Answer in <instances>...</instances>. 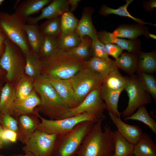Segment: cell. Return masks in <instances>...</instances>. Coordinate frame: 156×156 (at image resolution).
Returning <instances> with one entry per match:
<instances>
[{
    "label": "cell",
    "instance_id": "6da1fadb",
    "mask_svg": "<svg viewBox=\"0 0 156 156\" xmlns=\"http://www.w3.org/2000/svg\"><path fill=\"white\" fill-rule=\"evenodd\" d=\"M42 74L47 78L69 79L86 66L87 61L78 59L66 51L56 49L40 59Z\"/></svg>",
    "mask_w": 156,
    "mask_h": 156
},
{
    "label": "cell",
    "instance_id": "7a4b0ae2",
    "mask_svg": "<svg viewBox=\"0 0 156 156\" xmlns=\"http://www.w3.org/2000/svg\"><path fill=\"white\" fill-rule=\"evenodd\" d=\"M103 120L94 123L84 138L76 156H106L114 149V131L107 124L102 129Z\"/></svg>",
    "mask_w": 156,
    "mask_h": 156
},
{
    "label": "cell",
    "instance_id": "3957f363",
    "mask_svg": "<svg viewBox=\"0 0 156 156\" xmlns=\"http://www.w3.org/2000/svg\"><path fill=\"white\" fill-rule=\"evenodd\" d=\"M33 86L41 97V111L53 120L61 119L69 108L46 77L41 75L34 79Z\"/></svg>",
    "mask_w": 156,
    "mask_h": 156
},
{
    "label": "cell",
    "instance_id": "277c9868",
    "mask_svg": "<svg viewBox=\"0 0 156 156\" xmlns=\"http://www.w3.org/2000/svg\"><path fill=\"white\" fill-rule=\"evenodd\" d=\"M25 19L16 13L0 12V29L24 55L31 50L25 29Z\"/></svg>",
    "mask_w": 156,
    "mask_h": 156
},
{
    "label": "cell",
    "instance_id": "5b68a950",
    "mask_svg": "<svg viewBox=\"0 0 156 156\" xmlns=\"http://www.w3.org/2000/svg\"><path fill=\"white\" fill-rule=\"evenodd\" d=\"M95 122H82L66 134L58 137L52 156H76L84 138Z\"/></svg>",
    "mask_w": 156,
    "mask_h": 156
},
{
    "label": "cell",
    "instance_id": "8992f818",
    "mask_svg": "<svg viewBox=\"0 0 156 156\" xmlns=\"http://www.w3.org/2000/svg\"><path fill=\"white\" fill-rule=\"evenodd\" d=\"M4 44L5 50L0 59V66L6 71V77L9 81L20 79L24 76L25 63V60L22 55L23 53L7 37Z\"/></svg>",
    "mask_w": 156,
    "mask_h": 156
},
{
    "label": "cell",
    "instance_id": "52a82bcc",
    "mask_svg": "<svg viewBox=\"0 0 156 156\" xmlns=\"http://www.w3.org/2000/svg\"><path fill=\"white\" fill-rule=\"evenodd\" d=\"M105 78L86 66L68 79L79 103L92 90L100 89Z\"/></svg>",
    "mask_w": 156,
    "mask_h": 156
},
{
    "label": "cell",
    "instance_id": "ba28073f",
    "mask_svg": "<svg viewBox=\"0 0 156 156\" xmlns=\"http://www.w3.org/2000/svg\"><path fill=\"white\" fill-rule=\"evenodd\" d=\"M39 117L41 122L38 126V130L47 133L55 134L58 137L66 134L82 122H96L100 119L85 113L58 120H48L40 116Z\"/></svg>",
    "mask_w": 156,
    "mask_h": 156
},
{
    "label": "cell",
    "instance_id": "9c48e42d",
    "mask_svg": "<svg viewBox=\"0 0 156 156\" xmlns=\"http://www.w3.org/2000/svg\"><path fill=\"white\" fill-rule=\"evenodd\" d=\"M124 90L127 93L129 100L126 108L121 113L124 117L132 114L140 106L151 103L150 95L146 91L135 75L128 77Z\"/></svg>",
    "mask_w": 156,
    "mask_h": 156
},
{
    "label": "cell",
    "instance_id": "30bf717a",
    "mask_svg": "<svg viewBox=\"0 0 156 156\" xmlns=\"http://www.w3.org/2000/svg\"><path fill=\"white\" fill-rule=\"evenodd\" d=\"M100 89L90 92L78 105L69 109L62 119L85 113L104 120L106 118L104 114L105 106L101 96Z\"/></svg>",
    "mask_w": 156,
    "mask_h": 156
},
{
    "label": "cell",
    "instance_id": "8fae6325",
    "mask_svg": "<svg viewBox=\"0 0 156 156\" xmlns=\"http://www.w3.org/2000/svg\"><path fill=\"white\" fill-rule=\"evenodd\" d=\"M57 135L40 130L34 132L27 139L23 150L35 156H52L54 152Z\"/></svg>",
    "mask_w": 156,
    "mask_h": 156
},
{
    "label": "cell",
    "instance_id": "7c38bea8",
    "mask_svg": "<svg viewBox=\"0 0 156 156\" xmlns=\"http://www.w3.org/2000/svg\"><path fill=\"white\" fill-rule=\"evenodd\" d=\"M70 5L67 0H53L46 7L42 10L39 16L29 17L25 19L28 24H37L39 21L44 19H49L60 17L64 12L69 11Z\"/></svg>",
    "mask_w": 156,
    "mask_h": 156
},
{
    "label": "cell",
    "instance_id": "4fadbf2b",
    "mask_svg": "<svg viewBox=\"0 0 156 156\" xmlns=\"http://www.w3.org/2000/svg\"><path fill=\"white\" fill-rule=\"evenodd\" d=\"M45 77L69 109L74 108L79 104L68 79Z\"/></svg>",
    "mask_w": 156,
    "mask_h": 156
},
{
    "label": "cell",
    "instance_id": "5bb4252c",
    "mask_svg": "<svg viewBox=\"0 0 156 156\" xmlns=\"http://www.w3.org/2000/svg\"><path fill=\"white\" fill-rule=\"evenodd\" d=\"M97 38L105 44L111 43L116 44L127 52L138 54L141 51V44L136 39L127 40L114 37L112 33L103 30L97 32Z\"/></svg>",
    "mask_w": 156,
    "mask_h": 156
},
{
    "label": "cell",
    "instance_id": "9a60e30c",
    "mask_svg": "<svg viewBox=\"0 0 156 156\" xmlns=\"http://www.w3.org/2000/svg\"><path fill=\"white\" fill-rule=\"evenodd\" d=\"M108 114L119 133L129 142L135 145L140 140L143 133L140 127L125 123L116 114L110 112H108Z\"/></svg>",
    "mask_w": 156,
    "mask_h": 156
},
{
    "label": "cell",
    "instance_id": "2e32d148",
    "mask_svg": "<svg viewBox=\"0 0 156 156\" xmlns=\"http://www.w3.org/2000/svg\"><path fill=\"white\" fill-rule=\"evenodd\" d=\"M94 11L93 8L90 7L83 9L81 18L75 30L80 38L85 36H88L92 40L97 38L98 32L93 25L92 18Z\"/></svg>",
    "mask_w": 156,
    "mask_h": 156
},
{
    "label": "cell",
    "instance_id": "e0dca14e",
    "mask_svg": "<svg viewBox=\"0 0 156 156\" xmlns=\"http://www.w3.org/2000/svg\"><path fill=\"white\" fill-rule=\"evenodd\" d=\"M114 37L133 40L142 35L149 38L150 33L144 25L139 23L120 25L112 33Z\"/></svg>",
    "mask_w": 156,
    "mask_h": 156
},
{
    "label": "cell",
    "instance_id": "ac0fdd59",
    "mask_svg": "<svg viewBox=\"0 0 156 156\" xmlns=\"http://www.w3.org/2000/svg\"><path fill=\"white\" fill-rule=\"evenodd\" d=\"M40 103V99L33 91L24 99H15L11 111L13 110L18 115H26L33 112L34 108Z\"/></svg>",
    "mask_w": 156,
    "mask_h": 156
},
{
    "label": "cell",
    "instance_id": "d6986e66",
    "mask_svg": "<svg viewBox=\"0 0 156 156\" xmlns=\"http://www.w3.org/2000/svg\"><path fill=\"white\" fill-rule=\"evenodd\" d=\"M125 88L117 90H112L107 88L103 85L100 89L101 97L104 101L105 109L108 112L117 115L120 118L121 113L118 109L119 98Z\"/></svg>",
    "mask_w": 156,
    "mask_h": 156
},
{
    "label": "cell",
    "instance_id": "ffe728a7",
    "mask_svg": "<svg viewBox=\"0 0 156 156\" xmlns=\"http://www.w3.org/2000/svg\"><path fill=\"white\" fill-rule=\"evenodd\" d=\"M51 0H25L21 1L16 7L15 13L25 19L38 12L51 2Z\"/></svg>",
    "mask_w": 156,
    "mask_h": 156
},
{
    "label": "cell",
    "instance_id": "44dd1931",
    "mask_svg": "<svg viewBox=\"0 0 156 156\" xmlns=\"http://www.w3.org/2000/svg\"><path fill=\"white\" fill-rule=\"evenodd\" d=\"M86 66L105 78L112 70L118 68L115 60L109 58L104 59L91 57L87 61Z\"/></svg>",
    "mask_w": 156,
    "mask_h": 156
},
{
    "label": "cell",
    "instance_id": "7402d4cb",
    "mask_svg": "<svg viewBox=\"0 0 156 156\" xmlns=\"http://www.w3.org/2000/svg\"><path fill=\"white\" fill-rule=\"evenodd\" d=\"M138 55L126 52L122 53L115 60L118 68L130 76L134 75L138 68Z\"/></svg>",
    "mask_w": 156,
    "mask_h": 156
},
{
    "label": "cell",
    "instance_id": "603a6c76",
    "mask_svg": "<svg viewBox=\"0 0 156 156\" xmlns=\"http://www.w3.org/2000/svg\"><path fill=\"white\" fill-rule=\"evenodd\" d=\"M25 55V73L28 76L35 79L42 74V66L40 56L31 49Z\"/></svg>",
    "mask_w": 156,
    "mask_h": 156
},
{
    "label": "cell",
    "instance_id": "cb8c5ba5",
    "mask_svg": "<svg viewBox=\"0 0 156 156\" xmlns=\"http://www.w3.org/2000/svg\"><path fill=\"white\" fill-rule=\"evenodd\" d=\"M135 156H156V146L150 136L143 133L138 142L134 145Z\"/></svg>",
    "mask_w": 156,
    "mask_h": 156
},
{
    "label": "cell",
    "instance_id": "d4e9b609",
    "mask_svg": "<svg viewBox=\"0 0 156 156\" xmlns=\"http://www.w3.org/2000/svg\"><path fill=\"white\" fill-rule=\"evenodd\" d=\"M156 71V53L155 51L148 53L141 51L138 55L136 72L152 74Z\"/></svg>",
    "mask_w": 156,
    "mask_h": 156
},
{
    "label": "cell",
    "instance_id": "484cf974",
    "mask_svg": "<svg viewBox=\"0 0 156 156\" xmlns=\"http://www.w3.org/2000/svg\"><path fill=\"white\" fill-rule=\"evenodd\" d=\"M114 144L113 156H133L134 145L127 141L117 130L114 131Z\"/></svg>",
    "mask_w": 156,
    "mask_h": 156
},
{
    "label": "cell",
    "instance_id": "4316f807",
    "mask_svg": "<svg viewBox=\"0 0 156 156\" xmlns=\"http://www.w3.org/2000/svg\"><path fill=\"white\" fill-rule=\"evenodd\" d=\"M133 1V0H126V3L125 4L120 6L117 9L112 8L103 5L101 7L99 13L103 16H107L110 14H114L120 16L128 17L136 22L138 23L144 25H150L156 26L155 24L144 22L141 19L133 17L130 14L127 10V8L129 5Z\"/></svg>",
    "mask_w": 156,
    "mask_h": 156
},
{
    "label": "cell",
    "instance_id": "83f0119b",
    "mask_svg": "<svg viewBox=\"0 0 156 156\" xmlns=\"http://www.w3.org/2000/svg\"><path fill=\"white\" fill-rule=\"evenodd\" d=\"M16 89L9 84H5L2 88L0 97L1 114H9L15 98Z\"/></svg>",
    "mask_w": 156,
    "mask_h": 156
},
{
    "label": "cell",
    "instance_id": "f1b7e54d",
    "mask_svg": "<svg viewBox=\"0 0 156 156\" xmlns=\"http://www.w3.org/2000/svg\"><path fill=\"white\" fill-rule=\"evenodd\" d=\"M92 40L88 36H85L80 38L78 45L66 51L78 59L87 61L91 57L90 47Z\"/></svg>",
    "mask_w": 156,
    "mask_h": 156
},
{
    "label": "cell",
    "instance_id": "f546056e",
    "mask_svg": "<svg viewBox=\"0 0 156 156\" xmlns=\"http://www.w3.org/2000/svg\"><path fill=\"white\" fill-rule=\"evenodd\" d=\"M128 77H125L120 73L119 68L112 70L105 77L103 85L112 90H117L125 88Z\"/></svg>",
    "mask_w": 156,
    "mask_h": 156
},
{
    "label": "cell",
    "instance_id": "4dcf8cb0",
    "mask_svg": "<svg viewBox=\"0 0 156 156\" xmlns=\"http://www.w3.org/2000/svg\"><path fill=\"white\" fill-rule=\"evenodd\" d=\"M124 120L141 122L147 125L155 134H156V122L150 116L144 105L139 107L136 112L131 116L124 117Z\"/></svg>",
    "mask_w": 156,
    "mask_h": 156
},
{
    "label": "cell",
    "instance_id": "1f68e13d",
    "mask_svg": "<svg viewBox=\"0 0 156 156\" xmlns=\"http://www.w3.org/2000/svg\"><path fill=\"white\" fill-rule=\"evenodd\" d=\"M25 29L31 49L38 55L42 37L38 26L37 24H26Z\"/></svg>",
    "mask_w": 156,
    "mask_h": 156
},
{
    "label": "cell",
    "instance_id": "d6a6232c",
    "mask_svg": "<svg viewBox=\"0 0 156 156\" xmlns=\"http://www.w3.org/2000/svg\"><path fill=\"white\" fill-rule=\"evenodd\" d=\"M80 41L75 31L68 34L61 33L57 37V49L66 51L78 45Z\"/></svg>",
    "mask_w": 156,
    "mask_h": 156
},
{
    "label": "cell",
    "instance_id": "836d02e7",
    "mask_svg": "<svg viewBox=\"0 0 156 156\" xmlns=\"http://www.w3.org/2000/svg\"><path fill=\"white\" fill-rule=\"evenodd\" d=\"M38 28L42 35L57 36L61 33L60 16L47 19L38 26Z\"/></svg>",
    "mask_w": 156,
    "mask_h": 156
},
{
    "label": "cell",
    "instance_id": "e575fe53",
    "mask_svg": "<svg viewBox=\"0 0 156 156\" xmlns=\"http://www.w3.org/2000/svg\"><path fill=\"white\" fill-rule=\"evenodd\" d=\"M34 79L24 76L19 79L15 90L16 99L25 98L32 92Z\"/></svg>",
    "mask_w": 156,
    "mask_h": 156
},
{
    "label": "cell",
    "instance_id": "d590c367",
    "mask_svg": "<svg viewBox=\"0 0 156 156\" xmlns=\"http://www.w3.org/2000/svg\"><path fill=\"white\" fill-rule=\"evenodd\" d=\"M138 78L146 91L153 97L156 100V79L152 74L136 72Z\"/></svg>",
    "mask_w": 156,
    "mask_h": 156
},
{
    "label": "cell",
    "instance_id": "8d00e7d4",
    "mask_svg": "<svg viewBox=\"0 0 156 156\" xmlns=\"http://www.w3.org/2000/svg\"><path fill=\"white\" fill-rule=\"evenodd\" d=\"M57 37L42 35L38 54L40 57H47L57 49Z\"/></svg>",
    "mask_w": 156,
    "mask_h": 156
},
{
    "label": "cell",
    "instance_id": "74e56055",
    "mask_svg": "<svg viewBox=\"0 0 156 156\" xmlns=\"http://www.w3.org/2000/svg\"><path fill=\"white\" fill-rule=\"evenodd\" d=\"M61 33H70L75 31L79 20L72 12L67 11L60 16Z\"/></svg>",
    "mask_w": 156,
    "mask_h": 156
},
{
    "label": "cell",
    "instance_id": "f35d334b",
    "mask_svg": "<svg viewBox=\"0 0 156 156\" xmlns=\"http://www.w3.org/2000/svg\"><path fill=\"white\" fill-rule=\"evenodd\" d=\"M90 52L91 57L104 59L109 58L106 50L105 44L97 38L92 40Z\"/></svg>",
    "mask_w": 156,
    "mask_h": 156
},
{
    "label": "cell",
    "instance_id": "ab89813d",
    "mask_svg": "<svg viewBox=\"0 0 156 156\" xmlns=\"http://www.w3.org/2000/svg\"><path fill=\"white\" fill-rule=\"evenodd\" d=\"M20 122L24 132L27 135V139L34 132L36 128V125L34 121L26 115L21 116L19 119Z\"/></svg>",
    "mask_w": 156,
    "mask_h": 156
},
{
    "label": "cell",
    "instance_id": "60d3db41",
    "mask_svg": "<svg viewBox=\"0 0 156 156\" xmlns=\"http://www.w3.org/2000/svg\"><path fill=\"white\" fill-rule=\"evenodd\" d=\"M0 124L4 129H8L17 132L18 130L16 120L10 114H1Z\"/></svg>",
    "mask_w": 156,
    "mask_h": 156
},
{
    "label": "cell",
    "instance_id": "b9f144b4",
    "mask_svg": "<svg viewBox=\"0 0 156 156\" xmlns=\"http://www.w3.org/2000/svg\"><path fill=\"white\" fill-rule=\"evenodd\" d=\"M105 45V49L108 55L112 56L115 59L120 56L124 50L114 44L109 43Z\"/></svg>",
    "mask_w": 156,
    "mask_h": 156
},
{
    "label": "cell",
    "instance_id": "7bdbcfd3",
    "mask_svg": "<svg viewBox=\"0 0 156 156\" xmlns=\"http://www.w3.org/2000/svg\"><path fill=\"white\" fill-rule=\"evenodd\" d=\"M17 134L16 132L8 129H4L1 138L3 142H14L16 140Z\"/></svg>",
    "mask_w": 156,
    "mask_h": 156
},
{
    "label": "cell",
    "instance_id": "ee69618b",
    "mask_svg": "<svg viewBox=\"0 0 156 156\" xmlns=\"http://www.w3.org/2000/svg\"><path fill=\"white\" fill-rule=\"evenodd\" d=\"M156 0H151L148 2H145L144 3V7L147 11L153 10V8L156 7Z\"/></svg>",
    "mask_w": 156,
    "mask_h": 156
},
{
    "label": "cell",
    "instance_id": "f6af8a7d",
    "mask_svg": "<svg viewBox=\"0 0 156 156\" xmlns=\"http://www.w3.org/2000/svg\"><path fill=\"white\" fill-rule=\"evenodd\" d=\"M70 5V8L69 11L70 12L75 11L78 6V5L81 2L80 0H68Z\"/></svg>",
    "mask_w": 156,
    "mask_h": 156
},
{
    "label": "cell",
    "instance_id": "bcb514c9",
    "mask_svg": "<svg viewBox=\"0 0 156 156\" xmlns=\"http://www.w3.org/2000/svg\"><path fill=\"white\" fill-rule=\"evenodd\" d=\"M3 130V129L0 124V151L1 149L3 146V142L2 141L1 136Z\"/></svg>",
    "mask_w": 156,
    "mask_h": 156
},
{
    "label": "cell",
    "instance_id": "7dc6e473",
    "mask_svg": "<svg viewBox=\"0 0 156 156\" xmlns=\"http://www.w3.org/2000/svg\"><path fill=\"white\" fill-rule=\"evenodd\" d=\"M5 38L4 35L2 33L0 29V43H3Z\"/></svg>",
    "mask_w": 156,
    "mask_h": 156
},
{
    "label": "cell",
    "instance_id": "c3c4849f",
    "mask_svg": "<svg viewBox=\"0 0 156 156\" xmlns=\"http://www.w3.org/2000/svg\"><path fill=\"white\" fill-rule=\"evenodd\" d=\"M18 156H35L33 154L30 152H27L26 154L24 155H19Z\"/></svg>",
    "mask_w": 156,
    "mask_h": 156
},
{
    "label": "cell",
    "instance_id": "681fc988",
    "mask_svg": "<svg viewBox=\"0 0 156 156\" xmlns=\"http://www.w3.org/2000/svg\"><path fill=\"white\" fill-rule=\"evenodd\" d=\"M149 38H152L153 39H156V36L151 33L149 35Z\"/></svg>",
    "mask_w": 156,
    "mask_h": 156
},
{
    "label": "cell",
    "instance_id": "f907efd6",
    "mask_svg": "<svg viewBox=\"0 0 156 156\" xmlns=\"http://www.w3.org/2000/svg\"><path fill=\"white\" fill-rule=\"evenodd\" d=\"M4 45L3 43H0V53L2 51V49L3 47V46Z\"/></svg>",
    "mask_w": 156,
    "mask_h": 156
},
{
    "label": "cell",
    "instance_id": "816d5d0a",
    "mask_svg": "<svg viewBox=\"0 0 156 156\" xmlns=\"http://www.w3.org/2000/svg\"><path fill=\"white\" fill-rule=\"evenodd\" d=\"M4 0H0V5H1L2 3L4 1Z\"/></svg>",
    "mask_w": 156,
    "mask_h": 156
},
{
    "label": "cell",
    "instance_id": "f5cc1de1",
    "mask_svg": "<svg viewBox=\"0 0 156 156\" xmlns=\"http://www.w3.org/2000/svg\"><path fill=\"white\" fill-rule=\"evenodd\" d=\"M113 154H112V155H107V156H113Z\"/></svg>",
    "mask_w": 156,
    "mask_h": 156
},
{
    "label": "cell",
    "instance_id": "db71d44e",
    "mask_svg": "<svg viewBox=\"0 0 156 156\" xmlns=\"http://www.w3.org/2000/svg\"><path fill=\"white\" fill-rule=\"evenodd\" d=\"M133 156H135V155H134Z\"/></svg>",
    "mask_w": 156,
    "mask_h": 156
},
{
    "label": "cell",
    "instance_id": "11a10c76",
    "mask_svg": "<svg viewBox=\"0 0 156 156\" xmlns=\"http://www.w3.org/2000/svg\"><path fill=\"white\" fill-rule=\"evenodd\" d=\"M75 156H76V155Z\"/></svg>",
    "mask_w": 156,
    "mask_h": 156
}]
</instances>
